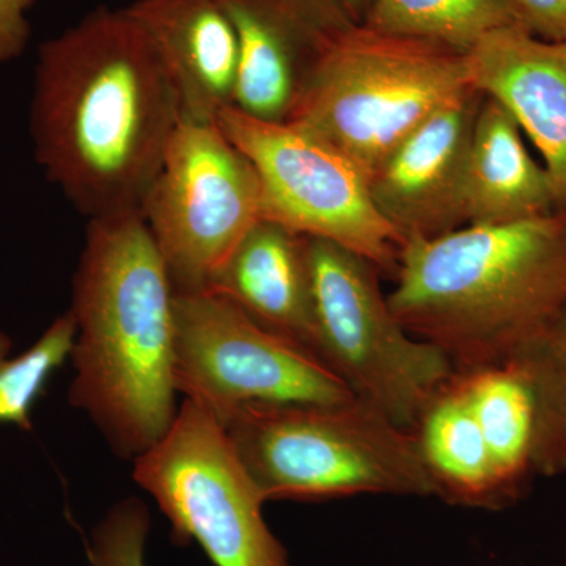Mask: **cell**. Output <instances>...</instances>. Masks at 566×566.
I'll return each instance as SVG.
<instances>
[{"label": "cell", "mask_w": 566, "mask_h": 566, "mask_svg": "<svg viewBox=\"0 0 566 566\" xmlns=\"http://www.w3.org/2000/svg\"><path fill=\"white\" fill-rule=\"evenodd\" d=\"M181 120L172 74L125 9L96 7L40 44L33 158L88 221L140 212Z\"/></svg>", "instance_id": "6da1fadb"}, {"label": "cell", "mask_w": 566, "mask_h": 566, "mask_svg": "<svg viewBox=\"0 0 566 566\" xmlns=\"http://www.w3.org/2000/svg\"><path fill=\"white\" fill-rule=\"evenodd\" d=\"M70 405L136 460L172 427L175 289L140 212L91 219L73 275Z\"/></svg>", "instance_id": "7a4b0ae2"}, {"label": "cell", "mask_w": 566, "mask_h": 566, "mask_svg": "<svg viewBox=\"0 0 566 566\" xmlns=\"http://www.w3.org/2000/svg\"><path fill=\"white\" fill-rule=\"evenodd\" d=\"M390 311L455 370L510 363L566 307V210L406 240Z\"/></svg>", "instance_id": "3957f363"}, {"label": "cell", "mask_w": 566, "mask_h": 566, "mask_svg": "<svg viewBox=\"0 0 566 566\" xmlns=\"http://www.w3.org/2000/svg\"><path fill=\"white\" fill-rule=\"evenodd\" d=\"M221 427L266 502L357 494L438 497L415 433L359 398L249 403Z\"/></svg>", "instance_id": "277c9868"}, {"label": "cell", "mask_w": 566, "mask_h": 566, "mask_svg": "<svg viewBox=\"0 0 566 566\" xmlns=\"http://www.w3.org/2000/svg\"><path fill=\"white\" fill-rule=\"evenodd\" d=\"M471 91L468 52L353 24L289 123L331 142L370 178L427 118Z\"/></svg>", "instance_id": "5b68a950"}, {"label": "cell", "mask_w": 566, "mask_h": 566, "mask_svg": "<svg viewBox=\"0 0 566 566\" xmlns=\"http://www.w3.org/2000/svg\"><path fill=\"white\" fill-rule=\"evenodd\" d=\"M315 353L360 401L403 430L455 368L438 346L401 326L379 289L378 268L344 245L305 237Z\"/></svg>", "instance_id": "8992f818"}, {"label": "cell", "mask_w": 566, "mask_h": 566, "mask_svg": "<svg viewBox=\"0 0 566 566\" xmlns=\"http://www.w3.org/2000/svg\"><path fill=\"white\" fill-rule=\"evenodd\" d=\"M133 479L169 520L174 543L196 542L212 565L290 566L229 436L192 401L185 398L161 441L134 460Z\"/></svg>", "instance_id": "52a82bcc"}, {"label": "cell", "mask_w": 566, "mask_h": 566, "mask_svg": "<svg viewBox=\"0 0 566 566\" xmlns=\"http://www.w3.org/2000/svg\"><path fill=\"white\" fill-rule=\"evenodd\" d=\"M140 214L175 292H205L262 221V182L218 122L182 118Z\"/></svg>", "instance_id": "ba28073f"}, {"label": "cell", "mask_w": 566, "mask_h": 566, "mask_svg": "<svg viewBox=\"0 0 566 566\" xmlns=\"http://www.w3.org/2000/svg\"><path fill=\"white\" fill-rule=\"evenodd\" d=\"M174 379L178 394L219 423L249 403L356 398L322 357L212 292H175Z\"/></svg>", "instance_id": "9c48e42d"}, {"label": "cell", "mask_w": 566, "mask_h": 566, "mask_svg": "<svg viewBox=\"0 0 566 566\" xmlns=\"http://www.w3.org/2000/svg\"><path fill=\"white\" fill-rule=\"evenodd\" d=\"M216 122L259 174L263 219L397 273L403 238L376 208L367 175L349 156L300 123L259 120L237 107Z\"/></svg>", "instance_id": "30bf717a"}, {"label": "cell", "mask_w": 566, "mask_h": 566, "mask_svg": "<svg viewBox=\"0 0 566 566\" xmlns=\"http://www.w3.org/2000/svg\"><path fill=\"white\" fill-rule=\"evenodd\" d=\"M240 41L233 107L292 122L324 55L356 21L338 0H222Z\"/></svg>", "instance_id": "8fae6325"}, {"label": "cell", "mask_w": 566, "mask_h": 566, "mask_svg": "<svg viewBox=\"0 0 566 566\" xmlns=\"http://www.w3.org/2000/svg\"><path fill=\"white\" fill-rule=\"evenodd\" d=\"M483 93H464L427 118L368 178L371 199L403 241L468 226L465 170Z\"/></svg>", "instance_id": "7c38bea8"}, {"label": "cell", "mask_w": 566, "mask_h": 566, "mask_svg": "<svg viewBox=\"0 0 566 566\" xmlns=\"http://www.w3.org/2000/svg\"><path fill=\"white\" fill-rule=\"evenodd\" d=\"M472 87L515 117L545 159L558 210H566V43L523 25L488 33L468 51Z\"/></svg>", "instance_id": "4fadbf2b"}, {"label": "cell", "mask_w": 566, "mask_h": 566, "mask_svg": "<svg viewBox=\"0 0 566 566\" xmlns=\"http://www.w3.org/2000/svg\"><path fill=\"white\" fill-rule=\"evenodd\" d=\"M125 10L172 74L185 120L216 122L233 107L240 41L222 0H134Z\"/></svg>", "instance_id": "5bb4252c"}, {"label": "cell", "mask_w": 566, "mask_h": 566, "mask_svg": "<svg viewBox=\"0 0 566 566\" xmlns=\"http://www.w3.org/2000/svg\"><path fill=\"white\" fill-rule=\"evenodd\" d=\"M205 292L221 294L256 323L315 353L304 234L262 219Z\"/></svg>", "instance_id": "9a60e30c"}, {"label": "cell", "mask_w": 566, "mask_h": 566, "mask_svg": "<svg viewBox=\"0 0 566 566\" xmlns=\"http://www.w3.org/2000/svg\"><path fill=\"white\" fill-rule=\"evenodd\" d=\"M545 167L532 158L509 111L483 95L465 170L468 226H501L557 211Z\"/></svg>", "instance_id": "2e32d148"}, {"label": "cell", "mask_w": 566, "mask_h": 566, "mask_svg": "<svg viewBox=\"0 0 566 566\" xmlns=\"http://www.w3.org/2000/svg\"><path fill=\"white\" fill-rule=\"evenodd\" d=\"M412 433L438 497L475 509H505L485 438L455 371L424 406Z\"/></svg>", "instance_id": "e0dca14e"}, {"label": "cell", "mask_w": 566, "mask_h": 566, "mask_svg": "<svg viewBox=\"0 0 566 566\" xmlns=\"http://www.w3.org/2000/svg\"><path fill=\"white\" fill-rule=\"evenodd\" d=\"M471 405L505 505L527 490L534 471V400L526 378L513 363L455 370Z\"/></svg>", "instance_id": "ac0fdd59"}, {"label": "cell", "mask_w": 566, "mask_h": 566, "mask_svg": "<svg viewBox=\"0 0 566 566\" xmlns=\"http://www.w3.org/2000/svg\"><path fill=\"white\" fill-rule=\"evenodd\" d=\"M364 24L468 52L488 33L521 21L513 0H374Z\"/></svg>", "instance_id": "d6986e66"}, {"label": "cell", "mask_w": 566, "mask_h": 566, "mask_svg": "<svg viewBox=\"0 0 566 566\" xmlns=\"http://www.w3.org/2000/svg\"><path fill=\"white\" fill-rule=\"evenodd\" d=\"M526 378L534 400V471L566 472V307L556 322L510 360Z\"/></svg>", "instance_id": "ffe728a7"}, {"label": "cell", "mask_w": 566, "mask_h": 566, "mask_svg": "<svg viewBox=\"0 0 566 566\" xmlns=\"http://www.w3.org/2000/svg\"><path fill=\"white\" fill-rule=\"evenodd\" d=\"M74 338L76 323L70 311L21 354H13V340L0 331V423L32 430L33 408L55 371L70 359Z\"/></svg>", "instance_id": "44dd1931"}, {"label": "cell", "mask_w": 566, "mask_h": 566, "mask_svg": "<svg viewBox=\"0 0 566 566\" xmlns=\"http://www.w3.org/2000/svg\"><path fill=\"white\" fill-rule=\"evenodd\" d=\"M150 527V512L140 499L118 502L93 528L87 546L88 565L145 566Z\"/></svg>", "instance_id": "7402d4cb"}, {"label": "cell", "mask_w": 566, "mask_h": 566, "mask_svg": "<svg viewBox=\"0 0 566 566\" xmlns=\"http://www.w3.org/2000/svg\"><path fill=\"white\" fill-rule=\"evenodd\" d=\"M36 0H0V63L20 59L31 40L28 13Z\"/></svg>", "instance_id": "603a6c76"}, {"label": "cell", "mask_w": 566, "mask_h": 566, "mask_svg": "<svg viewBox=\"0 0 566 566\" xmlns=\"http://www.w3.org/2000/svg\"><path fill=\"white\" fill-rule=\"evenodd\" d=\"M521 25L532 35L566 43V0H513Z\"/></svg>", "instance_id": "cb8c5ba5"}, {"label": "cell", "mask_w": 566, "mask_h": 566, "mask_svg": "<svg viewBox=\"0 0 566 566\" xmlns=\"http://www.w3.org/2000/svg\"><path fill=\"white\" fill-rule=\"evenodd\" d=\"M357 24H364L370 13L374 0H338Z\"/></svg>", "instance_id": "d4e9b609"}]
</instances>
